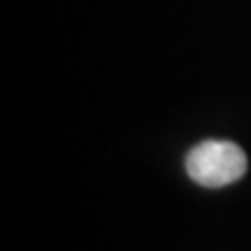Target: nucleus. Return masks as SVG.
I'll use <instances>...</instances> for the list:
<instances>
[{
  "mask_svg": "<svg viewBox=\"0 0 251 251\" xmlns=\"http://www.w3.org/2000/svg\"><path fill=\"white\" fill-rule=\"evenodd\" d=\"M186 172L200 186H228L247 172V153L228 140H205L188 151Z\"/></svg>",
  "mask_w": 251,
  "mask_h": 251,
  "instance_id": "nucleus-1",
  "label": "nucleus"
}]
</instances>
